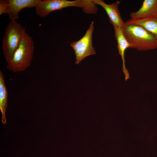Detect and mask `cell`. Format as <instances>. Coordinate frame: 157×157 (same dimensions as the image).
<instances>
[{
  "label": "cell",
  "instance_id": "7a4b0ae2",
  "mask_svg": "<svg viewBox=\"0 0 157 157\" xmlns=\"http://www.w3.org/2000/svg\"><path fill=\"white\" fill-rule=\"evenodd\" d=\"M34 50L33 40L26 32L11 59L7 63V68L14 72L25 71L31 64Z\"/></svg>",
  "mask_w": 157,
  "mask_h": 157
},
{
  "label": "cell",
  "instance_id": "30bf717a",
  "mask_svg": "<svg viewBox=\"0 0 157 157\" xmlns=\"http://www.w3.org/2000/svg\"><path fill=\"white\" fill-rule=\"evenodd\" d=\"M126 22L140 26L157 37V15L139 19H130Z\"/></svg>",
  "mask_w": 157,
  "mask_h": 157
},
{
  "label": "cell",
  "instance_id": "6da1fadb",
  "mask_svg": "<svg viewBox=\"0 0 157 157\" xmlns=\"http://www.w3.org/2000/svg\"><path fill=\"white\" fill-rule=\"evenodd\" d=\"M122 29L131 48L140 51L157 49V37L140 26L125 22Z\"/></svg>",
  "mask_w": 157,
  "mask_h": 157
},
{
  "label": "cell",
  "instance_id": "8fae6325",
  "mask_svg": "<svg viewBox=\"0 0 157 157\" xmlns=\"http://www.w3.org/2000/svg\"><path fill=\"white\" fill-rule=\"evenodd\" d=\"M8 93L3 73L0 71V109L2 114L1 122L6 123L5 112L8 106Z\"/></svg>",
  "mask_w": 157,
  "mask_h": 157
},
{
  "label": "cell",
  "instance_id": "7c38bea8",
  "mask_svg": "<svg viewBox=\"0 0 157 157\" xmlns=\"http://www.w3.org/2000/svg\"><path fill=\"white\" fill-rule=\"evenodd\" d=\"M9 4L8 0L0 1V15L3 14H7L9 8Z\"/></svg>",
  "mask_w": 157,
  "mask_h": 157
},
{
  "label": "cell",
  "instance_id": "8992f818",
  "mask_svg": "<svg viewBox=\"0 0 157 157\" xmlns=\"http://www.w3.org/2000/svg\"><path fill=\"white\" fill-rule=\"evenodd\" d=\"M92 1L95 4L100 5L104 9L108 17L110 22L113 26L122 28L125 22L122 18L119 11V1H117L114 3L108 4L102 0Z\"/></svg>",
  "mask_w": 157,
  "mask_h": 157
},
{
  "label": "cell",
  "instance_id": "5b68a950",
  "mask_svg": "<svg viewBox=\"0 0 157 157\" xmlns=\"http://www.w3.org/2000/svg\"><path fill=\"white\" fill-rule=\"evenodd\" d=\"M94 28V22L92 21L84 35L79 40L73 42L70 44L75 51L76 64L87 57L96 54L92 43Z\"/></svg>",
  "mask_w": 157,
  "mask_h": 157
},
{
  "label": "cell",
  "instance_id": "52a82bcc",
  "mask_svg": "<svg viewBox=\"0 0 157 157\" xmlns=\"http://www.w3.org/2000/svg\"><path fill=\"white\" fill-rule=\"evenodd\" d=\"M9 6L7 13L11 21L19 18V13L22 9L35 7L41 0H8Z\"/></svg>",
  "mask_w": 157,
  "mask_h": 157
},
{
  "label": "cell",
  "instance_id": "ba28073f",
  "mask_svg": "<svg viewBox=\"0 0 157 157\" xmlns=\"http://www.w3.org/2000/svg\"><path fill=\"white\" fill-rule=\"evenodd\" d=\"M113 27L117 43V49L122 61L123 71L125 75V80L126 81L130 78V76L125 66L124 53L127 49L131 48V46L125 37L122 28L115 26Z\"/></svg>",
  "mask_w": 157,
  "mask_h": 157
},
{
  "label": "cell",
  "instance_id": "277c9868",
  "mask_svg": "<svg viewBox=\"0 0 157 157\" xmlns=\"http://www.w3.org/2000/svg\"><path fill=\"white\" fill-rule=\"evenodd\" d=\"M69 7H80L86 12L90 9L91 3L89 0H41L35 8L38 15L44 17L52 11Z\"/></svg>",
  "mask_w": 157,
  "mask_h": 157
},
{
  "label": "cell",
  "instance_id": "9c48e42d",
  "mask_svg": "<svg viewBox=\"0 0 157 157\" xmlns=\"http://www.w3.org/2000/svg\"><path fill=\"white\" fill-rule=\"evenodd\" d=\"M157 15V0H144L138 11L130 13L131 19H139Z\"/></svg>",
  "mask_w": 157,
  "mask_h": 157
},
{
  "label": "cell",
  "instance_id": "3957f363",
  "mask_svg": "<svg viewBox=\"0 0 157 157\" xmlns=\"http://www.w3.org/2000/svg\"><path fill=\"white\" fill-rule=\"evenodd\" d=\"M26 28L16 20L10 21L7 25L2 45L3 55L7 63L11 59L26 32Z\"/></svg>",
  "mask_w": 157,
  "mask_h": 157
}]
</instances>
